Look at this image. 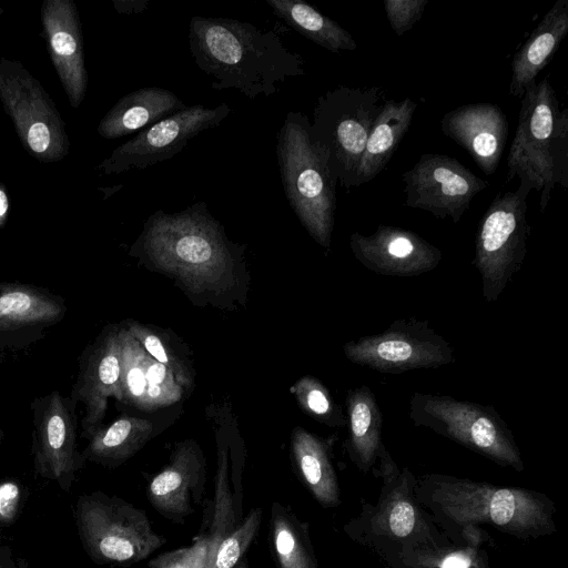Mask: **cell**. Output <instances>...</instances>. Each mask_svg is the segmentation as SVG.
I'll list each match as a JSON object with an SVG mask.
<instances>
[{"instance_id": "cell-40", "label": "cell", "mask_w": 568, "mask_h": 568, "mask_svg": "<svg viewBox=\"0 0 568 568\" xmlns=\"http://www.w3.org/2000/svg\"><path fill=\"white\" fill-rule=\"evenodd\" d=\"M20 503V488L17 483L7 480L0 484V520L10 523L17 515Z\"/></svg>"}, {"instance_id": "cell-43", "label": "cell", "mask_w": 568, "mask_h": 568, "mask_svg": "<svg viewBox=\"0 0 568 568\" xmlns=\"http://www.w3.org/2000/svg\"><path fill=\"white\" fill-rule=\"evenodd\" d=\"M3 436H4L3 430H2V428L0 427V445H1V442H2V439H3Z\"/></svg>"}, {"instance_id": "cell-14", "label": "cell", "mask_w": 568, "mask_h": 568, "mask_svg": "<svg viewBox=\"0 0 568 568\" xmlns=\"http://www.w3.org/2000/svg\"><path fill=\"white\" fill-rule=\"evenodd\" d=\"M77 403L59 390L31 402L32 455L36 471L68 489L84 463L78 452Z\"/></svg>"}, {"instance_id": "cell-21", "label": "cell", "mask_w": 568, "mask_h": 568, "mask_svg": "<svg viewBox=\"0 0 568 568\" xmlns=\"http://www.w3.org/2000/svg\"><path fill=\"white\" fill-rule=\"evenodd\" d=\"M378 458L384 478L381 498L371 517L374 534L400 540L417 534L423 528V519L413 497L414 477L397 465L383 445Z\"/></svg>"}, {"instance_id": "cell-26", "label": "cell", "mask_w": 568, "mask_h": 568, "mask_svg": "<svg viewBox=\"0 0 568 568\" xmlns=\"http://www.w3.org/2000/svg\"><path fill=\"white\" fill-rule=\"evenodd\" d=\"M292 454L297 475L312 496L323 507L338 506L339 486L328 443L296 427L292 434Z\"/></svg>"}, {"instance_id": "cell-2", "label": "cell", "mask_w": 568, "mask_h": 568, "mask_svg": "<svg viewBox=\"0 0 568 568\" xmlns=\"http://www.w3.org/2000/svg\"><path fill=\"white\" fill-rule=\"evenodd\" d=\"M143 257L194 292L233 284L242 247L232 243L204 202L176 213L155 211L132 246Z\"/></svg>"}, {"instance_id": "cell-4", "label": "cell", "mask_w": 568, "mask_h": 568, "mask_svg": "<svg viewBox=\"0 0 568 568\" xmlns=\"http://www.w3.org/2000/svg\"><path fill=\"white\" fill-rule=\"evenodd\" d=\"M427 481L433 500L458 525L485 523L521 538L555 530L551 503L535 491L445 475H429Z\"/></svg>"}, {"instance_id": "cell-7", "label": "cell", "mask_w": 568, "mask_h": 568, "mask_svg": "<svg viewBox=\"0 0 568 568\" xmlns=\"http://www.w3.org/2000/svg\"><path fill=\"white\" fill-rule=\"evenodd\" d=\"M527 182L515 191L498 192L479 221L473 265L481 278L486 302L496 301L525 260L530 226L527 223Z\"/></svg>"}, {"instance_id": "cell-33", "label": "cell", "mask_w": 568, "mask_h": 568, "mask_svg": "<svg viewBox=\"0 0 568 568\" xmlns=\"http://www.w3.org/2000/svg\"><path fill=\"white\" fill-rule=\"evenodd\" d=\"M413 568H486L485 561L475 547L439 548L419 546L404 556Z\"/></svg>"}, {"instance_id": "cell-16", "label": "cell", "mask_w": 568, "mask_h": 568, "mask_svg": "<svg viewBox=\"0 0 568 568\" xmlns=\"http://www.w3.org/2000/svg\"><path fill=\"white\" fill-rule=\"evenodd\" d=\"M67 310L64 298L47 288L0 282V353L20 351L44 338Z\"/></svg>"}, {"instance_id": "cell-23", "label": "cell", "mask_w": 568, "mask_h": 568, "mask_svg": "<svg viewBox=\"0 0 568 568\" xmlns=\"http://www.w3.org/2000/svg\"><path fill=\"white\" fill-rule=\"evenodd\" d=\"M187 105L163 88H141L122 97L100 120L98 133L119 139L149 128Z\"/></svg>"}, {"instance_id": "cell-29", "label": "cell", "mask_w": 568, "mask_h": 568, "mask_svg": "<svg viewBox=\"0 0 568 568\" xmlns=\"http://www.w3.org/2000/svg\"><path fill=\"white\" fill-rule=\"evenodd\" d=\"M270 546L278 568H318L307 525L277 503L271 510Z\"/></svg>"}, {"instance_id": "cell-28", "label": "cell", "mask_w": 568, "mask_h": 568, "mask_svg": "<svg viewBox=\"0 0 568 568\" xmlns=\"http://www.w3.org/2000/svg\"><path fill=\"white\" fill-rule=\"evenodd\" d=\"M273 12L300 34L333 52L354 51L352 34L302 0H266Z\"/></svg>"}, {"instance_id": "cell-30", "label": "cell", "mask_w": 568, "mask_h": 568, "mask_svg": "<svg viewBox=\"0 0 568 568\" xmlns=\"http://www.w3.org/2000/svg\"><path fill=\"white\" fill-rule=\"evenodd\" d=\"M202 529L210 539L211 565L219 544L230 535L242 521L235 510L233 491L229 481L227 452L221 447L219 452L217 471L215 477L214 500L209 501Z\"/></svg>"}, {"instance_id": "cell-5", "label": "cell", "mask_w": 568, "mask_h": 568, "mask_svg": "<svg viewBox=\"0 0 568 568\" xmlns=\"http://www.w3.org/2000/svg\"><path fill=\"white\" fill-rule=\"evenodd\" d=\"M408 416L415 426L426 427L500 466L524 470L515 437L491 405L415 392Z\"/></svg>"}, {"instance_id": "cell-25", "label": "cell", "mask_w": 568, "mask_h": 568, "mask_svg": "<svg viewBox=\"0 0 568 568\" xmlns=\"http://www.w3.org/2000/svg\"><path fill=\"white\" fill-rule=\"evenodd\" d=\"M347 448L354 464L364 473L371 469L384 445L383 415L371 388L362 385L346 395Z\"/></svg>"}, {"instance_id": "cell-31", "label": "cell", "mask_w": 568, "mask_h": 568, "mask_svg": "<svg viewBox=\"0 0 568 568\" xmlns=\"http://www.w3.org/2000/svg\"><path fill=\"white\" fill-rule=\"evenodd\" d=\"M121 341L120 402L140 409L146 407L145 349L126 329L119 328Z\"/></svg>"}, {"instance_id": "cell-34", "label": "cell", "mask_w": 568, "mask_h": 568, "mask_svg": "<svg viewBox=\"0 0 568 568\" xmlns=\"http://www.w3.org/2000/svg\"><path fill=\"white\" fill-rule=\"evenodd\" d=\"M126 329L140 342L152 358L164 365L174 375L183 389L191 387L193 377L189 365L162 335L140 323H131Z\"/></svg>"}, {"instance_id": "cell-15", "label": "cell", "mask_w": 568, "mask_h": 568, "mask_svg": "<svg viewBox=\"0 0 568 568\" xmlns=\"http://www.w3.org/2000/svg\"><path fill=\"white\" fill-rule=\"evenodd\" d=\"M121 341L119 328L105 327L85 346L79 357L75 382L70 397L84 406L81 420L82 436L89 438L101 426L106 414L108 399L121 398Z\"/></svg>"}, {"instance_id": "cell-27", "label": "cell", "mask_w": 568, "mask_h": 568, "mask_svg": "<svg viewBox=\"0 0 568 568\" xmlns=\"http://www.w3.org/2000/svg\"><path fill=\"white\" fill-rule=\"evenodd\" d=\"M153 434L151 420L124 415L94 432L81 454L84 460L116 467L138 453Z\"/></svg>"}, {"instance_id": "cell-24", "label": "cell", "mask_w": 568, "mask_h": 568, "mask_svg": "<svg viewBox=\"0 0 568 568\" xmlns=\"http://www.w3.org/2000/svg\"><path fill=\"white\" fill-rule=\"evenodd\" d=\"M417 103L410 98L385 100L377 115L355 176V186L375 179L392 159L408 131Z\"/></svg>"}, {"instance_id": "cell-22", "label": "cell", "mask_w": 568, "mask_h": 568, "mask_svg": "<svg viewBox=\"0 0 568 568\" xmlns=\"http://www.w3.org/2000/svg\"><path fill=\"white\" fill-rule=\"evenodd\" d=\"M568 33V0H557L514 54L509 94L523 97Z\"/></svg>"}, {"instance_id": "cell-11", "label": "cell", "mask_w": 568, "mask_h": 568, "mask_svg": "<svg viewBox=\"0 0 568 568\" xmlns=\"http://www.w3.org/2000/svg\"><path fill=\"white\" fill-rule=\"evenodd\" d=\"M346 358L385 374L437 368L456 361L450 343L428 321L397 320L383 332L362 336L343 346Z\"/></svg>"}, {"instance_id": "cell-13", "label": "cell", "mask_w": 568, "mask_h": 568, "mask_svg": "<svg viewBox=\"0 0 568 568\" xmlns=\"http://www.w3.org/2000/svg\"><path fill=\"white\" fill-rule=\"evenodd\" d=\"M405 204L429 212L437 219L458 223L473 199L488 186L457 159L444 154H422L412 169L402 174Z\"/></svg>"}, {"instance_id": "cell-42", "label": "cell", "mask_w": 568, "mask_h": 568, "mask_svg": "<svg viewBox=\"0 0 568 568\" xmlns=\"http://www.w3.org/2000/svg\"><path fill=\"white\" fill-rule=\"evenodd\" d=\"M234 568H248L247 560L243 557Z\"/></svg>"}, {"instance_id": "cell-20", "label": "cell", "mask_w": 568, "mask_h": 568, "mask_svg": "<svg viewBox=\"0 0 568 568\" xmlns=\"http://www.w3.org/2000/svg\"><path fill=\"white\" fill-rule=\"evenodd\" d=\"M443 133L467 151L477 166L491 175L498 169L508 138L509 124L493 103H469L445 113Z\"/></svg>"}, {"instance_id": "cell-32", "label": "cell", "mask_w": 568, "mask_h": 568, "mask_svg": "<svg viewBox=\"0 0 568 568\" xmlns=\"http://www.w3.org/2000/svg\"><path fill=\"white\" fill-rule=\"evenodd\" d=\"M301 407L314 418L332 427L346 425V418L327 388L316 378L304 376L292 388Z\"/></svg>"}, {"instance_id": "cell-9", "label": "cell", "mask_w": 568, "mask_h": 568, "mask_svg": "<svg viewBox=\"0 0 568 568\" xmlns=\"http://www.w3.org/2000/svg\"><path fill=\"white\" fill-rule=\"evenodd\" d=\"M77 521L88 554L99 564L139 562L165 544L144 510L101 493L79 499Z\"/></svg>"}, {"instance_id": "cell-1", "label": "cell", "mask_w": 568, "mask_h": 568, "mask_svg": "<svg viewBox=\"0 0 568 568\" xmlns=\"http://www.w3.org/2000/svg\"><path fill=\"white\" fill-rule=\"evenodd\" d=\"M189 47L197 68L212 78V89H233L248 99L268 98L280 83L305 74L303 58L278 33L231 18L193 17Z\"/></svg>"}, {"instance_id": "cell-17", "label": "cell", "mask_w": 568, "mask_h": 568, "mask_svg": "<svg viewBox=\"0 0 568 568\" xmlns=\"http://www.w3.org/2000/svg\"><path fill=\"white\" fill-rule=\"evenodd\" d=\"M349 246L363 266L386 276H417L434 270L443 257L437 246L417 233L384 224L371 235L352 233Z\"/></svg>"}, {"instance_id": "cell-36", "label": "cell", "mask_w": 568, "mask_h": 568, "mask_svg": "<svg viewBox=\"0 0 568 568\" xmlns=\"http://www.w3.org/2000/svg\"><path fill=\"white\" fill-rule=\"evenodd\" d=\"M144 364L146 377L145 410L169 406L180 400L183 395V387L178 383L174 375L148 353Z\"/></svg>"}, {"instance_id": "cell-41", "label": "cell", "mask_w": 568, "mask_h": 568, "mask_svg": "<svg viewBox=\"0 0 568 568\" xmlns=\"http://www.w3.org/2000/svg\"><path fill=\"white\" fill-rule=\"evenodd\" d=\"M10 196L7 186L0 182V229H3L9 220Z\"/></svg>"}, {"instance_id": "cell-8", "label": "cell", "mask_w": 568, "mask_h": 568, "mask_svg": "<svg viewBox=\"0 0 568 568\" xmlns=\"http://www.w3.org/2000/svg\"><path fill=\"white\" fill-rule=\"evenodd\" d=\"M0 102L30 156L53 163L69 154L65 122L50 94L20 61L0 58Z\"/></svg>"}, {"instance_id": "cell-3", "label": "cell", "mask_w": 568, "mask_h": 568, "mask_svg": "<svg viewBox=\"0 0 568 568\" xmlns=\"http://www.w3.org/2000/svg\"><path fill=\"white\" fill-rule=\"evenodd\" d=\"M276 156L285 196L301 224L321 246H331L337 179L310 119L290 111L277 133Z\"/></svg>"}, {"instance_id": "cell-39", "label": "cell", "mask_w": 568, "mask_h": 568, "mask_svg": "<svg viewBox=\"0 0 568 568\" xmlns=\"http://www.w3.org/2000/svg\"><path fill=\"white\" fill-rule=\"evenodd\" d=\"M556 183L568 185V110H560L556 120L551 143Z\"/></svg>"}, {"instance_id": "cell-12", "label": "cell", "mask_w": 568, "mask_h": 568, "mask_svg": "<svg viewBox=\"0 0 568 568\" xmlns=\"http://www.w3.org/2000/svg\"><path fill=\"white\" fill-rule=\"evenodd\" d=\"M231 108L221 103L210 108L186 106L154 123L114 149L99 165L105 175L144 170L170 160L203 131L216 128L229 116Z\"/></svg>"}, {"instance_id": "cell-18", "label": "cell", "mask_w": 568, "mask_h": 568, "mask_svg": "<svg viewBox=\"0 0 568 568\" xmlns=\"http://www.w3.org/2000/svg\"><path fill=\"white\" fill-rule=\"evenodd\" d=\"M40 20L52 65L70 105L77 109L89 85L78 8L73 0H44Z\"/></svg>"}, {"instance_id": "cell-10", "label": "cell", "mask_w": 568, "mask_h": 568, "mask_svg": "<svg viewBox=\"0 0 568 568\" xmlns=\"http://www.w3.org/2000/svg\"><path fill=\"white\" fill-rule=\"evenodd\" d=\"M559 104L548 78L526 88L520 102L518 124L507 156L506 182L518 178L540 192L545 211L556 184L551 155L554 128Z\"/></svg>"}, {"instance_id": "cell-38", "label": "cell", "mask_w": 568, "mask_h": 568, "mask_svg": "<svg viewBox=\"0 0 568 568\" xmlns=\"http://www.w3.org/2000/svg\"><path fill=\"white\" fill-rule=\"evenodd\" d=\"M383 4L390 28L400 37L420 20L428 0H384Z\"/></svg>"}, {"instance_id": "cell-6", "label": "cell", "mask_w": 568, "mask_h": 568, "mask_svg": "<svg viewBox=\"0 0 568 568\" xmlns=\"http://www.w3.org/2000/svg\"><path fill=\"white\" fill-rule=\"evenodd\" d=\"M384 97V91L378 87L341 85L317 99L312 131L326 149L333 172L343 187H354L356 172Z\"/></svg>"}, {"instance_id": "cell-37", "label": "cell", "mask_w": 568, "mask_h": 568, "mask_svg": "<svg viewBox=\"0 0 568 568\" xmlns=\"http://www.w3.org/2000/svg\"><path fill=\"white\" fill-rule=\"evenodd\" d=\"M149 568H211L210 539L201 529L191 546L158 555L148 562Z\"/></svg>"}, {"instance_id": "cell-19", "label": "cell", "mask_w": 568, "mask_h": 568, "mask_svg": "<svg viewBox=\"0 0 568 568\" xmlns=\"http://www.w3.org/2000/svg\"><path fill=\"white\" fill-rule=\"evenodd\" d=\"M205 483V459L193 440L179 443L168 465L148 485V499L163 517L183 523L199 504Z\"/></svg>"}, {"instance_id": "cell-35", "label": "cell", "mask_w": 568, "mask_h": 568, "mask_svg": "<svg viewBox=\"0 0 568 568\" xmlns=\"http://www.w3.org/2000/svg\"><path fill=\"white\" fill-rule=\"evenodd\" d=\"M262 509L254 508L217 546L211 568H234L258 532Z\"/></svg>"}]
</instances>
